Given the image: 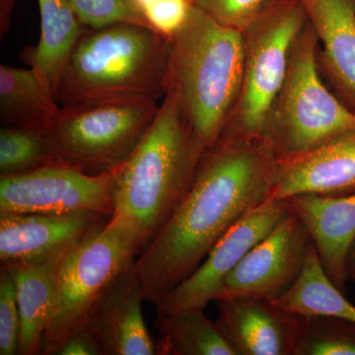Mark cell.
<instances>
[{
  "mask_svg": "<svg viewBox=\"0 0 355 355\" xmlns=\"http://www.w3.org/2000/svg\"><path fill=\"white\" fill-rule=\"evenodd\" d=\"M277 157L263 140L220 137L190 190L135 259L144 301L155 305L188 279L217 242L270 198Z\"/></svg>",
  "mask_w": 355,
  "mask_h": 355,
  "instance_id": "1",
  "label": "cell"
},
{
  "mask_svg": "<svg viewBox=\"0 0 355 355\" xmlns=\"http://www.w3.org/2000/svg\"><path fill=\"white\" fill-rule=\"evenodd\" d=\"M207 147L166 93L146 137L121 165L113 186L111 218L144 249L190 190Z\"/></svg>",
  "mask_w": 355,
  "mask_h": 355,
  "instance_id": "2",
  "label": "cell"
},
{
  "mask_svg": "<svg viewBox=\"0 0 355 355\" xmlns=\"http://www.w3.org/2000/svg\"><path fill=\"white\" fill-rule=\"evenodd\" d=\"M170 40L146 26L118 22L87 28L60 77L62 107L148 100L167 92Z\"/></svg>",
  "mask_w": 355,
  "mask_h": 355,
  "instance_id": "3",
  "label": "cell"
},
{
  "mask_svg": "<svg viewBox=\"0 0 355 355\" xmlns=\"http://www.w3.org/2000/svg\"><path fill=\"white\" fill-rule=\"evenodd\" d=\"M244 58L243 33L193 6L170 40L167 92L207 149L220 137L239 99Z\"/></svg>",
  "mask_w": 355,
  "mask_h": 355,
  "instance_id": "4",
  "label": "cell"
},
{
  "mask_svg": "<svg viewBox=\"0 0 355 355\" xmlns=\"http://www.w3.org/2000/svg\"><path fill=\"white\" fill-rule=\"evenodd\" d=\"M319 40L309 21L292 46L284 85L266 121L263 141L277 159L304 153L355 130V111L327 88L318 62Z\"/></svg>",
  "mask_w": 355,
  "mask_h": 355,
  "instance_id": "5",
  "label": "cell"
},
{
  "mask_svg": "<svg viewBox=\"0 0 355 355\" xmlns=\"http://www.w3.org/2000/svg\"><path fill=\"white\" fill-rule=\"evenodd\" d=\"M307 21L299 0H268L243 32L241 93L220 137L263 140L270 110L286 80L292 46Z\"/></svg>",
  "mask_w": 355,
  "mask_h": 355,
  "instance_id": "6",
  "label": "cell"
},
{
  "mask_svg": "<svg viewBox=\"0 0 355 355\" xmlns=\"http://www.w3.org/2000/svg\"><path fill=\"white\" fill-rule=\"evenodd\" d=\"M140 252L132 233L111 217L74 247L62 268L57 306L44 335L42 354H57L88 324L114 280Z\"/></svg>",
  "mask_w": 355,
  "mask_h": 355,
  "instance_id": "7",
  "label": "cell"
},
{
  "mask_svg": "<svg viewBox=\"0 0 355 355\" xmlns=\"http://www.w3.org/2000/svg\"><path fill=\"white\" fill-rule=\"evenodd\" d=\"M159 108L157 102L148 100L62 107L49 135L60 163L100 175L132 156Z\"/></svg>",
  "mask_w": 355,
  "mask_h": 355,
  "instance_id": "8",
  "label": "cell"
},
{
  "mask_svg": "<svg viewBox=\"0 0 355 355\" xmlns=\"http://www.w3.org/2000/svg\"><path fill=\"white\" fill-rule=\"evenodd\" d=\"M121 167L90 175L60 163L27 174L0 176V212L110 218L114 214L113 186Z\"/></svg>",
  "mask_w": 355,
  "mask_h": 355,
  "instance_id": "9",
  "label": "cell"
},
{
  "mask_svg": "<svg viewBox=\"0 0 355 355\" xmlns=\"http://www.w3.org/2000/svg\"><path fill=\"white\" fill-rule=\"evenodd\" d=\"M312 244L309 232L291 207L225 277L216 301L254 297L275 302L297 282Z\"/></svg>",
  "mask_w": 355,
  "mask_h": 355,
  "instance_id": "10",
  "label": "cell"
},
{
  "mask_svg": "<svg viewBox=\"0 0 355 355\" xmlns=\"http://www.w3.org/2000/svg\"><path fill=\"white\" fill-rule=\"evenodd\" d=\"M291 209V200L270 198L250 211L229 229L188 279L154 305L156 313L205 310L216 300L229 273Z\"/></svg>",
  "mask_w": 355,
  "mask_h": 355,
  "instance_id": "11",
  "label": "cell"
},
{
  "mask_svg": "<svg viewBox=\"0 0 355 355\" xmlns=\"http://www.w3.org/2000/svg\"><path fill=\"white\" fill-rule=\"evenodd\" d=\"M355 193V130L291 157L277 159L270 198Z\"/></svg>",
  "mask_w": 355,
  "mask_h": 355,
  "instance_id": "12",
  "label": "cell"
},
{
  "mask_svg": "<svg viewBox=\"0 0 355 355\" xmlns=\"http://www.w3.org/2000/svg\"><path fill=\"white\" fill-rule=\"evenodd\" d=\"M216 324L236 355H293L297 314L254 297L216 301Z\"/></svg>",
  "mask_w": 355,
  "mask_h": 355,
  "instance_id": "13",
  "label": "cell"
},
{
  "mask_svg": "<svg viewBox=\"0 0 355 355\" xmlns=\"http://www.w3.org/2000/svg\"><path fill=\"white\" fill-rule=\"evenodd\" d=\"M109 217L0 212L1 266L46 258L83 241Z\"/></svg>",
  "mask_w": 355,
  "mask_h": 355,
  "instance_id": "14",
  "label": "cell"
},
{
  "mask_svg": "<svg viewBox=\"0 0 355 355\" xmlns=\"http://www.w3.org/2000/svg\"><path fill=\"white\" fill-rule=\"evenodd\" d=\"M135 259L114 280L86 324L101 343L104 355H156L155 340L142 315L144 299Z\"/></svg>",
  "mask_w": 355,
  "mask_h": 355,
  "instance_id": "15",
  "label": "cell"
},
{
  "mask_svg": "<svg viewBox=\"0 0 355 355\" xmlns=\"http://www.w3.org/2000/svg\"><path fill=\"white\" fill-rule=\"evenodd\" d=\"M288 200L309 232L324 272L345 293L349 282L347 254L355 239V193L340 197L298 195Z\"/></svg>",
  "mask_w": 355,
  "mask_h": 355,
  "instance_id": "16",
  "label": "cell"
},
{
  "mask_svg": "<svg viewBox=\"0 0 355 355\" xmlns=\"http://www.w3.org/2000/svg\"><path fill=\"white\" fill-rule=\"evenodd\" d=\"M76 245L40 260L1 266L15 282L20 313L17 354H42L44 335L57 306L62 268Z\"/></svg>",
  "mask_w": 355,
  "mask_h": 355,
  "instance_id": "17",
  "label": "cell"
},
{
  "mask_svg": "<svg viewBox=\"0 0 355 355\" xmlns=\"http://www.w3.org/2000/svg\"><path fill=\"white\" fill-rule=\"evenodd\" d=\"M316 32L329 76L355 106V4L352 0H299Z\"/></svg>",
  "mask_w": 355,
  "mask_h": 355,
  "instance_id": "18",
  "label": "cell"
},
{
  "mask_svg": "<svg viewBox=\"0 0 355 355\" xmlns=\"http://www.w3.org/2000/svg\"><path fill=\"white\" fill-rule=\"evenodd\" d=\"M62 106L36 70L0 67V120L6 127L49 132Z\"/></svg>",
  "mask_w": 355,
  "mask_h": 355,
  "instance_id": "19",
  "label": "cell"
},
{
  "mask_svg": "<svg viewBox=\"0 0 355 355\" xmlns=\"http://www.w3.org/2000/svg\"><path fill=\"white\" fill-rule=\"evenodd\" d=\"M38 4L41 37L36 46L25 51L24 58L55 95L65 64L88 27L69 0H38Z\"/></svg>",
  "mask_w": 355,
  "mask_h": 355,
  "instance_id": "20",
  "label": "cell"
},
{
  "mask_svg": "<svg viewBox=\"0 0 355 355\" xmlns=\"http://www.w3.org/2000/svg\"><path fill=\"white\" fill-rule=\"evenodd\" d=\"M156 355H236L203 310L156 313Z\"/></svg>",
  "mask_w": 355,
  "mask_h": 355,
  "instance_id": "21",
  "label": "cell"
},
{
  "mask_svg": "<svg viewBox=\"0 0 355 355\" xmlns=\"http://www.w3.org/2000/svg\"><path fill=\"white\" fill-rule=\"evenodd\" d=\"M275 303L293 314L330 315L355 324V306L324 272L314 244L297 282Z\"/></svg>",
  "mask_w": 355,
  "mask_h": 355,
  "instance_id": "22",
  "label": "cell"
},
{
  "mask_svg": "<svg viewBox=\"0 0 355 355\" xmlns=\"http://www.w3.org/2000/svg\"><path fill=\"white\" fill-rule=\"evenodd\" d=\"M60 164L49 132L6 127L0 130V176H15Z\"/></svg>",
  "mask_w": 355,
  "mask_h": 355,
  "instance_id": "23",
  "label": "cell"
},
{
  "mask_svg": "<svg viewBox=\"0 0 355 355\" xmlns=\"http://www.w3.org/2000/svg\"><path fill=\"white\" fill-rule=\"evenodd\" d=\"M293 355H355V324L330 315L297 314Z\"/></svg>",
  "mask_w": 355,
  "mask_h": 355,
  "instance_id": "24",
  "label": "cell"
},
{
  "mask_svg": "<svg viewBox=\"0 0 355 355\" xmlns=\"http://www.w3.org/2000/svg\"><path fill=\"white\" fill-rule=\"evenodd\" d=\"M81 22L89 28H100L118 22L135 23L150 28L132 0H69ZM154 31V30H153Z\"/></svg>",
  "mask_w": 355,
  "mask_h": 355,
  "instance_id": "25",
  "label": "cell"
},
{
  "mask_svg": "<svg viewBox=\"0 0 355 355\" xmlns=\"http://www.w3.org/2000/svg\"><path fill=\"white\" fill-rule=\"evenodd\" d=\"M191 3L222 25L242 33L258 17L268 0H190Z\"/></svg>",
  "mask_w": 355,
  "mask_h": 355,
  "instance_id": "26",
  "label": "cell"
},
{
  "mask_svg": "<svg viewBox=\"0 0 355 355\" xmlns=\"http://www.w3.org/2000/svg\"><path fill=\"white\" fill-rule=\"evenodd\" d=\"M20 335V313L15 282L11 272L1 268L0 273V354H17Z\"/></svg>",
  "mask_w": 355,
  "mask_h": 355,
  "instance_id": "27",
  "label": "cell"
},
{
  "mask_svg": "<svg viewBox=\"0 0 355 355\" xmlns=\"http://www.w3.org/2000/svg\"><path fill=\"white\" fill-rule=\"evenodd\" d=\"M191 6L190 0H154L144 15L151 29L171 40L186 23Z\"/></svg>",
  "mask_w": 355,
  "mask_h": 355,
  "instance_id": "28",
  "label": "cell"
},
{
  "mask_svg": "<svg viewBox=\"0 0 355 355\" xmlns=\"http://www.w3.org/2000/svg\"><path fill=\"white\" fill-rule=\"evenodd\" d=\"M55 355H104L101 343L88 326L71 336Z\"/></svg>",
  "mask_w": 355,
  "mask_h": 355,
  "instance_id": "29",
  "label": "cell"
},
{
  "mask_svg": "<svg viewBox=\"0 0 355 355\" xmlns=\"http://www.w3.org/2000/svg\"><path fill=\"white\" fill-rule=\"evenodd\" d=\"M16 0H0V33L6 34L10 27V17Z\"/></svg>",
  "mask_w": 355,
  "mask_h": 355,
  "instance_id": "30",
  "label": "cell"
},
{
  "mask_svg": "<svg viewBox=\"0 0 355 355\" xmlns=\"http://www.w3.org/2000/svg\"><path fill=\"white\" fill-rule=\"evenodd\" d=\"M347 275L349 282L355 284V239L349 248L347 258Z\"/></svg>",
  "mask_w": 355,
  "mask_h": 355,
  "instance_id": "31",
  "label": "cell"
},
{
  "mask_svg": "<svg viewBox=\"0 0 355 355\" xmlns=\"http://www.w3.org/2000/svg\"><path fill=\"white\" fill-rule=\"evenodd\" d=\"M132 1L135 2V6L139 7L140 11L144 14V11L153 3L154 0H132Z\"/></svg>",
  "mask_w": 355,
  "mask_h": 355,
  "instance_id": "32",
  "label": "cell"
},
{
  "mask_svg": "<svg viewBox=\"0 0 355 355\" xmlns=\"http://www.w3.org/2000/svg\"><path fill=\"white\" fill-rule=\"evenodd\" d=\"M352 1H354V4H355V0H352Z\"/></svg>",
  "mask_w": 355,
  "mask_h": 355,
  "instance_id": "33",
  "label": "cell"
}]
</instances>
